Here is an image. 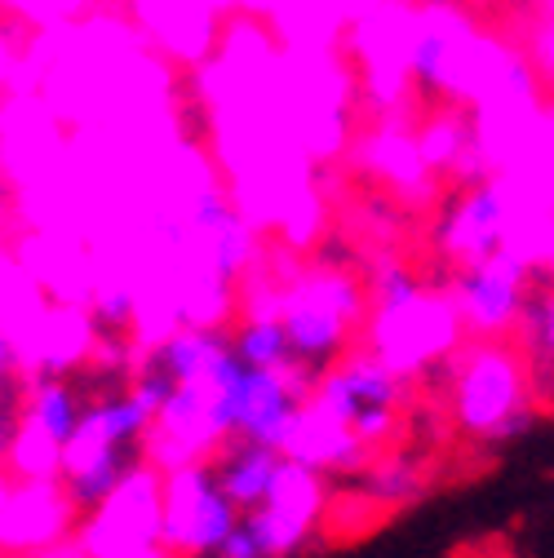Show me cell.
Segmentation results:
<instances>
[{
    "label": "cell",
    "instance_id": "12",
    "mask_svg": "<svg viewBox=\"0 0 554 558\" xmlns=\"http://www.w3.org/2000/svg\"><path fill=\"white\" fill-rule=\"evenodd\" d=\"M76 510L67 501L62 483H19L14 493L0 497V549L23 558L40 545L67 541L76 532Z\"/></svg>",
    "mask_w": 554,
    "mask_h": 558
},
{
    "label": "cell",
    "instance_id": "6",
    "mask_svg": "<svg viewBox=\"0 0 554 558\" xmlns=\"http://www.w3.org/2000/svg\"><path fill=\"white\" fill-rule=\"evenodd\" d=\"M85 403L89 386L81 373H27L23 422L5 474H14L19 483H58L67 448L81 430Z\"/></svg>",
    "mask_w": 554,
    "mask_h": 558
},
{
    "label": "cell",
    "instance_id": "11",
    "mask_svg": "<svg viewBox=\"0 0 554 558\" xmlns=\"http://www.w3.org/2000/svg\"><path fill=\"white\" fill-rule=\"evenodd\" d=\"M311 377L302 368H249L236 386V408H231V439L266 444L285 452V444L298 430V416L311 399Z\"/></svg>",
    "mask_w": 554,
    "mask_h": 558
},
{
    "label": "cell",
    "instance_id": "9",
    "mask_svg": "<svg viewBox=\"0 0 554 558\" xmlns=\"http://www.w3.org/2000/svg\"><path fill=\"white\" fill-rule=\"evenodd\" d=\"M240 514L244 510L222 493L209 461L165 470V545L178 558H218Z\"/></svg>",
    "mask_w": 554,
    "mask_h": 558
},
{
    "label": "cell",
    "instance_id": "18",
    "mask_svg": "<svg viewBox=\"0 0 554 558\" xmlns=\"http://www.w3.org/2000/svg\"><path fill=\"white\" fill-rule=\"evenodd\" d=\"M23 395H27V377L0 381V474H5L10 448L19 439V422H23Z\"/></svg>",
    "mask_w": 554,
    "mask_h": 558
},
{
    "label": "cell",
    "instance_id": "13",
    "mask_svg": "<svg viewBox=\"0 0 554 558\" xmlns=\"http://www.w3.org/2000/svg\"><path fill=\"white\" fill-rule=\"evenodd\" d=\"M431 493V461L404 444L377 448L360 470L346 474V501L369 514H395L408 510Z\"/></svg>",
    "mask_w": 554,
    "mask_h": 558
},
{
    "label": "cell",
    "instance_id": "8",
    "mask_svg": "<svg viewBox=\"0 0 554 558\" xmlns=\"http://www.w3.org/2000/svg\"><path fill=\"white\" fill-rule=\"evenodd\" d=\"M431 248L448 270L474 266L483 257L510 253V199L493 178H457L431 222Z\"/></svg>",
    "mask_w": 554,
    "mask_h": 558
},
{
    "label": "cell",
    "instance_id": "15",
    "mask_svg": "<svg viewBox=\"0 0 554 558\" xmlns=\"http://www.w3.org/2000/svg\"><path fill=\"white\" fill-rule=\"evenodd\" d=\"M510 341H515V351H519V360L532 377V390H537L541 408L554 403V275L537 270L532 293L519 311V324H515Z\"/></svg>",
    "mask_w": 554,
    "mask_h": 558
},
{
    "label": "cell",
    "instance_id": "5",
    "mask_svg": "<svg viewBox=\"0 0 554 558\" xmlns=\"http://www.w3.org/2000/svg\"><path fill=\"white\" fill-rule=\"evenodd\" d=\"M72 541L85 558H178L165 545V470L137 465L107 501L76 519Z\"/></svg>",
    "mask_w": 554,
    "mask_h": 558
},
{
    "label": "cell",
    "instance_id": "1",
    "mask_svg": "<svg viewBox=\"0 0 554 558\" xmlns=\"http://www.w3.org/2000/svg\"><path fill=\"white\" fill-rule=\"evenodd\" d=\"M244 298L249 306H270L280 315L293 364L315 381L337 360L360 351L364 319H369V284L364 275L333 253L306 257L285 275H244Z\"/></svg>",
    "mask_w": 554,
    "mask_h": 558
},
{
    "label": "cell",
    "instance_id": "7",
    "mask_svg": "<svg viewBox=\"0 0 554 558\" xmlns=\"http://www.w3.org/2000/svg\"><path fill=\"white\" fill-rule=\"evenodd\" d=\"M328 510H333L328 478L289 461L275 493L257 510L240 514V527L231 532L218 558H293L328 523Z\"/></svg>",
    "mask_w": 554,
    "mask_h": 558
},
{
    "label": "cell",
    "instance_id": "2",
    "mask_svg": "<svg viewBox=\"0 0 554 558\" xmlns=\"http://www.w3.org/2000/svg\"><path fill=\"white\" fill-rule=\"evenodd\" d=\"M364 284H369V319L360 345L399 377H408L412 386L431 381L466 341L448 289L431 284L399 253H377L364 266Z\"/></svg>",
    "mask_w": 554,
    "mask_h": 558
},
{
    "label": "cell",
    "instance_id": "20",
    "mask_svg": "<svg viewBox=\"0 0 554 558\" xmlns=\"http://www.w3.org/2000/svg\"><path fill=\"white\" fill-rule=\"evenodd\" d=\"M23 558H85V549L67 536V541H53V545H40V549H32V554H23Z\"/></svg>",
    "mask_w": 554,
    "mask_h": 558
},
{
    "label": "cell",
    "instance_id": "3",
    "mask_svg": "<svg viewBox=\"0 0 554 558\" xmlns=\"http://www.w3.org/2000/svg\"><path fill=\"white\" fill-rule=\"evenodd\" d=\"M431 381H439L448 430L474 448H502L528 435L541 416V399L510 337H466Z\"/></svg>",
    "mask_w": 554,
    "mask_h": 558
},
{
    "label": "cell",
    "instance_id": "10",
    "mask_svg": "<svg viewBox=\"0 0 554 558\" xmlns=\"http://www.w3.org/2000/svg\"><path fill=\"white\" fill-rule=\"evenodd\" d=\"M532 279H537V266L519 248H510L474 266L448 270L444 289L453 298V311L466 337H510L532 293Z\"/></svg>",
    "mask_w": 554,
    "mask_h": 558
},
{
    "label": "cell",
    "instance_id": "19",
    "mask_svg": "<svg viewBox=\"0 0 554 558\" xmlns=\"http://www.w3.org/2000/svg\"><path fill=\"white\" fill-rule=\"evenodd\" d=\"M14 377H23V345L5 328V319H0V381H14Z\"/></svg>",
    "mask_w": 554,
    "mask_h": 558
},
{
    "label": "cell",
    "instance_id": "4",
    "mask_svg": "<svg viewBox=\"0 0 554 558\" xmlns=\"http://www.w3.org/2000/svg\"><path fill=\"white\" fill-rule=\"evenodd\" d=\"M311 399L333 416L341 430H351L369 452L399 444L404 416L412 408V381L386 368L364 345L337 360L328 373L315 377Z\"/></svg>",
    "mask_w": 554,
    "mask_h": 558
},
{
    "label": "cell",
    "instance_id": "17",
    "mask_svg": "<svg viewBox=\"0 0 554 558\" xmlns=\"http://www.w3.org/2000/svg\"><path fill=\"white\" fill-rule=\"evenodd\" d=\"M227 337H231V351L240 355V364H249V368H298L289 332L270 306L240 302L236 319L227 324Z\"/></svg>",
    "mask_w": 554,
    "mask_h": 558
},
{
    "label": "cell",
    "instance_id": "16",
    "mask_svg": "<svg viewBox=\"0 0 554 558\" xmlns=\"http://www.w3.org/2000/svg\"><path fill=\"white\" fill-rule=\"evenodd\" d=\"M214 474L222 483V493L240 506V510H257L270 493L275 483L285 478V465L289 457L275 452L266 444H249V439H227L218 452H214Z\"/></svg>",
    "mask_w": 554,
    "mask_h": 558
},
{
    "label": "cell",
    "instance_id": "14",
    "mask_svg": "<svg viewBox=\"0 0 554 558\" xmlns=\"http://www.w3.org/2000/svg\"><path fill=\"white\" fill-rule=\"evenodd\" d=\"M285 457L306 465V470H315V474H324V478H346L351 470H360L373 452L351 430H341L315 399H306V408L298 416V430L285 444Z\"/></svg>",
    "mask_w": 554,
    "mask_h": 558
}]
</instances>
